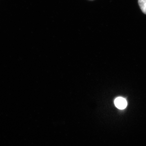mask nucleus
Masks as SVG:
<instances>
[{
    "label": "nucleus",
    "mask_w": 146,
    "mask_h": 146,
    "mask_svg": "<svg viewBox=\"0 0 146 146\" xmlns=\"http://www.w3.org/2000/svg\"><path fill=\"white\" fill-rule=\"evenodd\" d=\"M114 104L117 108L123 110L125 108L127 105V102L125 98L118 97L115 100Z\"/></svg>",
    "instance_id": "obj_1"
},
{
    "label": "nucleus",
    "mask_w": 146,
    "mask_h": 146,
    "mask_svg": "<svg viewBox=\"0 0 146 146\" xmlns=\"http://www.w3.org/2000/svg\"><path fill=\"white\" fill-rule=\"evenodd\" d=\"M138 3L142 12L146 14V0H138Z\"/></svg>",
    "instance_id": "obj_2"
}]
</instances>
